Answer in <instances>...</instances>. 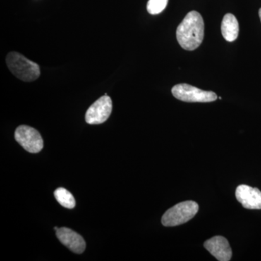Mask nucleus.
<instances>
[{
	"instance_id": "obj_2",
	"label": "nucleus",
	"mask_w": 261,
	"mask_h": 261,
	"mask_svg": "<svg viewBox=\"0 0 261 261\" xmlns=\"http://www.w3.org/2000/svg\"><path fill=\"white\" fill-rule=\"evenodd\" d=\"M7 65L13 75L23 82H33L40 75V68L34 63L20 53L12 51L6 58Z\"/></svg>"
},
{
	"instance_id": "obj_7",
	"label": "nucleus",
	"mask_w": 261,
	"mask_h": 261,
	"mask_svg": "<svg viewBox=\"0 0 261 261\" xmlns=\"http://www.w3.org/2000/svg\"><path fill=\"white\" fill-rule=\"evenodd\" d=\"M235 195L245 208L250 210L261 209V192L258 189L247 185H240L237 188Z\"/></svg>"
},
{
	"instance_id": "obj_10",
	"label": "nucleus",
	"mask_w": 261,
	"mask_h": 261,
	"mask_svg": "<svg viewBox=\"0 0 261 261\" xmlns=\"http://www.w3.org/2000/svg\"><path fill=\"white\" fill-rule=\"evenodd\" d=\"M239 31V23L236 17L231 13L225 15L221 23V33L224 39L227 42H233L238 39Z\"/></svg>"
},
{
	"instance_id": "obj_8",
	"label": "nucleus",
	"mask_w": 261,
	"mask_h": 261,
	"mask_svg": "<svg viewBox=\"0 0 261 261\" xmlns=\"http://www.w3.org/2000/svg\"><path fill=\"white\" fill-rule=\"evenodd\" d=\"M204 247L218 260L228 261L232 256L231 247L224 237L216 236L207 240L204 243Z\"/></svg>"
},
{
	"instance_id": "obj_14",
	"label": "nucleus",
	"mask_w": 261,
	"mask_h": 261,
	"mask_svg": "<svg viewBox=\"0 0 261 261\" xmlns=\"http://www.w3.org/2000/svg\"><path fill=\"white\" fill-rule=\"evenodd\" d=\"M58 229V227H55V230H56V231H57V230Z\"/></svg>"
},
{
	"instance_id": "obj_12",
	"label": "nucleus",
	"mask_w": 261,
	"mask_h": 261,
	"mask_svg": "<svg viewBox=\"0 0 261 261\" xmlns=\"http://www.w3.org/2000/svg\"><path fill=\"white\" fill-rule=\"evenodd\" d=\"M168 0H149L147 9L151 15H158L162 13L168 5Z\"/></svg>"
},
{
	"instance_id": "obj_1",
	"label": "nucleus",
	"mask_w": 261,
	"mask_h": 261,
	"mask_svg": "<svg viewBox=\"0 0 261 261\" xmlns=\"http://www.w3.org/2000/svg\"><path fill=\"white\" fill-rule=\"evenodd\" d=\"M205 24L197 11L187 13L176 30V39L184 49L195 50L200 47L204 38Z\"/></svg>"
},
{
	"instance_id": "obj_11",
	"label": "nucleus",
	"mask_w": 261,
	"mask_h": 261,
	"mask_svg": "<svg viewBox=\"0 0 261 261\" xmlns=\"http://www.w3.org/2000/svg\"><path fill=\"white\" fill-rule=\"evenodd\" d=\"M54 195L57 201L63 207L68 209H72L75 207V200L74 197L66 189L62 188V187L57 189L54 192Z\"/></svg>"
},
{
	"instance_id": "obj_5",
	"label": "nucleus",
	"mask_w": 261,
	"mask_h": 261,
	"mask_svg": "<svg viewBox=\"0 0 261 261\" xmlns=\"http://www.w3.org/2000/svg\"><path fill=\"white\" fill-rule=\"evenodd\" d=\"M17 142L31 153H37L44 147V142L39 132L32 127L20 126L15 132Z\"/></svg>"
},
{
	"instance_id": "obj_13",
	"label": "nucleus",
	"mask_w": 261,
	"mask_h": 261,
	"mask_svg": "<svg viewBox=\"0 0 261 261\" xmlns=\"http://www.w3.org/2000/svg\"><path fill=\"white\" fill-rule=\"evenodd\" d=\"M259 17H260V21H261V8L259 10Z\"/></svg>"
},
{
	"instance_id": "obj_4",
	"label": "nucleus",
	"mask_w": 261,
	"mask_h": 261,
	"mask_svg": "<svg viewBox=\"0 0 261 261\" xmlns=\"http://www.w3.org/2000/svg\"><path fill=\"white\" fill-rule=\"evenodd\" d=\"M173 95L178 100L187 102H211L217 95L211 91H204L187 84H179L171 89Z\"/></svg>"
},
{
	"instance_id": "obj_3",
	"label": "nucleus",
	"mask_w": 261,
	"mask_h": 261,
	"mask_svg": "<svg viewBox=\"0 0 261 261\" xmlns=\"http://www.w3.org/2000/svg\"><path fill=\"white\" fill-rule=\"evenodd\" d=\"M198 204L189 200L180 202L166 211L162 218V224L165 226H176L185 224L197 214Z\"/></svg>"
},
{
	"instance_id": "obj_6",
	"label": "nucleus",
	"mask_w": 261,
	"mask_h": 261,
	"mask_svg": "<svg viewBox=\"0 0 261 261\" xmlns=\"http://www.w3.org/2000/svg\"><path fill=\"white\" fill-rule=\"evenodd\" d=\"M113 110L111 98L106 94L94 102L86 113L85 119L89 124H100L111 116Z\"/></svg>"
},
{
	"instance_id": "obj_9",
	"label": "nucleus",
	"mask_w": 261,
	"mask_h": 261,
	"mask_svg": "<svg viewBox=\"0 0 261 261\" xmlns=\"http://www.w3.org/2000/svg\"><path fill=\"white\" fill-rule=\"evenodd\" d=\"M56 235L60 242L72 252L82 254L85 250L86 243L84 238L73 230L65 227L58 228Z\"/></svg>"
}]
</instances>
